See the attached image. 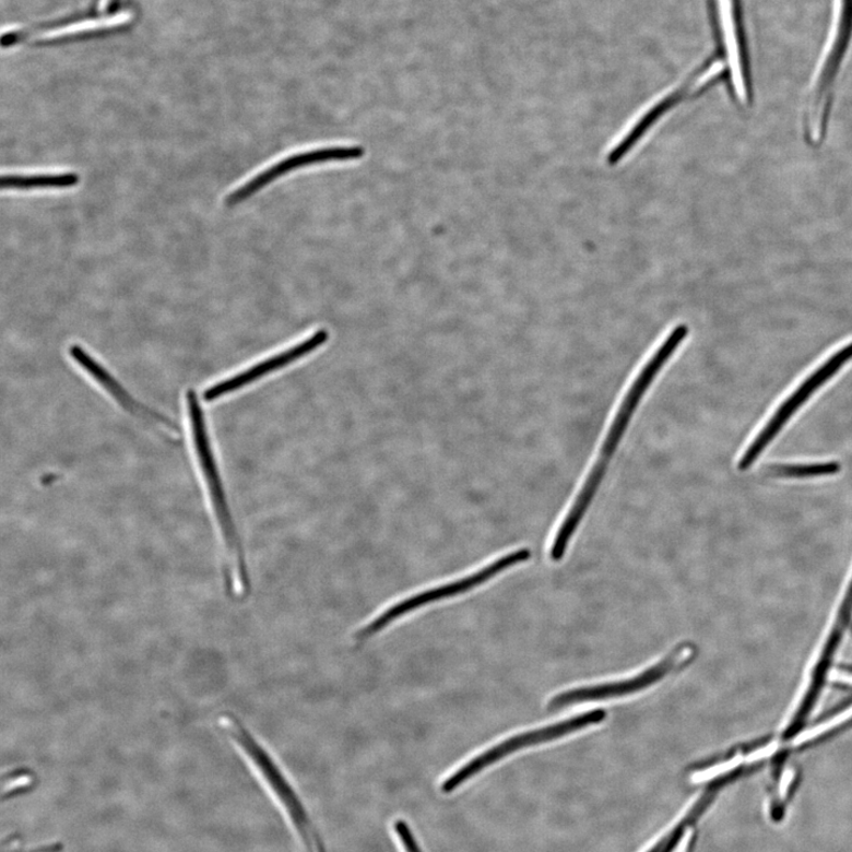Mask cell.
Returning a JSON list of instances; mask_svg holds the SVG:
<instances>
[{
  "label": "cell",
  "mask_w": 852,
  "mask_h": 852,
  "mask_svg": "<svg viewBox=\"0 0 852 852\" xmlns=\"http://www.w3.org/2000/svg\"><path fill=\"white\" fill-rule=\"evenodd\" d=\"M688 333L689 329L687 324L676 326L675 329L667 334L656 352L651 355V358L642 367L641 372L636 377L628 393L625 394L617 415L610 426L605 442L600 451V457L592 466L572 507L568 510L556 537H554L551 547V558L553 561H560L563 559L568 544H570L571 539L578 530L580 522L584 519L596 492H599L602 485L608 463L613 460L614 453L616 452L625 431H627L639 403H641L642 398L651 387L653 380H655L662 371V368L670 362L677 348L684 344Z\"/></svg>",
  "instance_id": "6da1fadb"
},
{
  "label": "cell",
  "mask_w": 852,
  "mask_h": 852,
  "mask_svg": "<svg viewBox=\"0 0 852 852\" xmlns=\"http://www.w3.org/2000/svg\"><path fill=\"white\" fill-rule=\"evenodd\" d=\"M187 406L191 423L194 451L203 473L213 513H215L225 548V585L236 600H244L250 592V579L244 547L236 530L223 481L208 435L204 411L194 391L187 393Z\"/></svg>",
  "instance_id": "7a4b0ae2"
},
{
  "label": "cell",
  "mask_w": 852,
  "mask_h": 852,
  "mask_svg": "<svg viewBox=\"0 0 852 852\" xmlns=\"http://www.w3.org/2000/svg\"><path fill=\"white\" fill-rule=\"evenodd\" d=\"M852 36V0H833L830 32L807 91L803 117L806 141L818 147L828 134L835 82Z\"/></svg>",
  "instance_id": "3957f363"
},
{
  "label": "cell",
  "mask_w": 852,
  "mask_h": 852,
  "mask_svg": "<svg viewBox=\"0 0 852 852\" xmlns=\"http://www.w3.org/2000/svg\"><path fill=\"white\" fill-rule=\"evenodd\" d=\"M221 730L230 737V741L239 748L259 772L261 778L272 791L294 824L300 836L307 852H326L323 843L316 827L306 812L301 801L282 774L279 766L273 761L264 748L255 741V737L246 730L238 719L232 714H222L218 718Z\"/></svg>",
  "instance_id": "277c9868"
},
{
  "label": "cell",
  "mask_w": 852,
  "mask_h": 852,
  "mask_svg": "<svg viewBox=\"0 0 852 852\" xmlns=\"http://www.w3.org/2000/svg\"><path fill=\"white\" fill-rule=\"evenodd\" d=\"M727 74L726 64L721 57L708 60L699 69H696L689 78L682 82L677 88L658 99L631 125L627 133L618 140L610 150L606 162L610 166H617L636 150L650 134L659 122L679 104L699 96L721 78Z\"/></svg>",
  "instance_id": "5b68a950"
},
{
  "label": "cell",
  "mask_w": 852,
  "mask_h": 852,
  "mask_svg": "<svg viewBox=\"0 0 852 852\" xmlns=\"http://www.w3.org/2000/svg\"><path fill=\"white\" fill-rule=\"evenodd\" d=\"M531 557L532 552L529 548H522L507 554V556L489 564L486 567L481 568L480 571L471 576L451 581L449 584L412 595L410 599L397 603L390 608L383 611V613L376 617L372 622L366 624L365 627L358 631L357 635H355V638H357L358 643L365 642L367 639L375 637L383 629L390 627L393 622L401 619L411 613H414V611L419 610L426 605L447 601L453 599V596L472 591L482 584H485V582L489 581L497 575L508 570L509 567L529 561Z\"/></svg>",
  "instance_id": "8992f818"
},
{
  "label": "cell",
  "mask_w": 852,
  "mask_h": 852,
  "mask_svg": "<svg viewBox=\"0 0 852 852\" xmlns=\"http://www.w3.org/2000/svg\"><path fill=\"white\" fill-rule=\"evenodd\" d=\"M606 717L607 714L604 709H594L590 713L552 724V726L509 737L508 741L481 753L480 756L463 765L461 769L453 772L445 781L440 790H442L443 793L457 791L461 785L466 783L468 780H471L480 772L485 771L489 766L497 761L505 759L509 755H513V753L530 746L557 741V738L567 734L581 731L582 729L592 726V724L601 723Z\"/></svg>",
  "instance_id": "52a82bcc"
},
{
  "label": "cell",
  "mask_w": 852,
  "mask_h": 852,
  "mask_svg": "<svg viewBox=\"0 0 852 852\" xmlns=\"http://www.w3.org/2000/svg\"><path fill=\"white\" fill-rule=\"evenodd\" d=\"M850 360H852V343L831 355L826 363L817 368L816 372L803 381L802 386L779 406L771 419L766 423L762 430L753 440L741 461L737 462L738 471H748L809 398L823 386H826Z\"/></svg>",
  "instance_id": "ba28073f"
},
{
  "label": "cell",
  "mask_w": 852,
  "mask_h": 852,
  "mask_svg": "<svg viewBox=\"0 0 852 852\" xmlns=\"http://www.w3.org/2000/svg\"><path fill=\"white\" fill-rule=\"evenodd\" d=\"M720 57L726 64L730 87L736 103L752 104V85L737 0H712Z\"/></svg>",
  "instance_id": "9c48e42d"
},
{
  "label": "cell",
  "mask_w": 852,
  "mask_h": 852,
  "mask_svg": "<svg viewBox=\"0 0 852 852\" xmlns=\"http://www.w3.org/2000/svg\"><path fill=\"white\" fill-rule=\"evenodd\" d=\"M365 150L359 146H338L326 147L306 153H298L288 156V158L264 169L263 173L253 177L240 188L225 198V206L233 208L244 203L255 193L260 192L282 176H286L292 170L311 165L324 164L330 162H347L363 158Z\"/></svg>",
  "instance_id": "30bf717a"
},
{
  "label": "cell",
  "mask_w": 852,
  "mask_h": 852,
  "mask_svg": "<svg viewBox=\"0 0 852 852\" xmlns=\"http://www.w3.org/2000/svg\"><path fill=\"white\" fill-rule=\"evenodd\" d=\"M329 331L319 330L317 333L311 334L306 340H303L301 343H298L286 351H282L273 355V357L253 365L244 372H239L229 379H225L215 383V386H212L204 392L205 402L211 403L218 401L224 395L239 391L240 389L259 381L263 377L275 374L280 371V369L297 363L303 358H306L307 355L315 353L318 348L323 346L327 341H329Z\"/></svg>",
  "instance_id": "8fae6325"
},
{
  "label": "cell",
  "mask_w": 852,
  "mask_h": 852,
  "mask_svg": "<svg viewBox=\"0 0 852 852\" xmlns=\"http://www.w3.org/2000/svg\"><path fill=\"white\" fill-rule=\"evenodd\" d=\"M679 659L681 652H676L674 655L672 652L671 656H667L658 665L649 667L648 671L639 674L636 677L614 682V684L584 687L565 691L560 695H557L556 698H553L549 707L552 709H556L576 703L620 698V696H627L641 691L652 685L658 684L660 679L670 674L676 666Z\"/></svg>",
  "instance_id": "7c38bea8"
},
{
  "label": "cell",
  "mask_w": 852,
  "mask_h": 852,
  "mask_svg": "<svg viewBox=\"0 0 852 852\" xmlns=\"http://www.w3.org/2000/svg\"><path fill=\"white\" fill-rule=\"evenodd\" d=\"M69 354L85 374L93 378L99 387L113 397V400H116V402L120 404L122 409L130 412V414L135 415L138 418L144 419L145 422L162 425L167 430L179 431L178 426L173 421H169L165 416L158 414V412L149 409V406L137 402L134 398L120 386L118 380L113 378L107 369L99 365L87 351H84L79 345H71Z\"/></svg>",
  "instance_id": "4fadbf2b"
},
{
  "label": "cell",
  "mask_w": 852,
  "mask_h": 852,
  "mask_svg": "<svg viewBox=\"0 0 852 852\" xmlns=\"http://www.w3.org/2000/svg\"><path fill=\"white\" fill-rule=\"evenodd\" d=\"M713 797V791L702 794V797L696 800L693 803V806H689L686 809L685 816L681 817L675 826L660 837L659 841L650 847L647 852H673L675 849H678L682 841L685 840V837L690 831V824L695 819H698Z\"/></svg>",
  "instance_id": "5bb4252c"
},
{
  "label": "cell",
  "mask_w": 852,
  "mask_h": 852,
  "mask_svg": "<svg viewBox=\"0 0 852 852\" xmlns=\"http://www.w3.org/2000/svg\"><path fill=\"white\" fill-rule=\"evenodd\" d=\"M80 182V176L75 173L59 175H9L2 179L3 190L28 191L35 189H69Z\"/></svg>",
  "instance_id": "9a60e30c"
},
{
  "label": "cell",
  "mask_w": 852,
  "mask_h": 852,
  "mask_svg": "<svg viewBox=\"0 0 852 852\" xmlns=\"http://www.w3.org/2000/svg\"><path fill=\"white\" fill-rule=\"evenodd\" d=\"M842 471L840 462L772 465L767 474L776 478H814L833 476Z\"/></svg>",
  "instance_id": "2e32d148"
},
{
  "label": "cell",
  "mask_w": 852,
  "mask_h": 852,
  "mask_svg": "<svg viewBox=\"0 0 852 852\" xmlns=\"http://www.w3.org/2000/svg\"><path fill=\"white\" fill-rule=\"evenodd\" d=\"M852 718V706L844 710V712L837 714L836 717L831 718L827 722H823L818 724V726L807 730L803 733H801L798 736L794 737V741L792 742L793 746H801L805 743L814 741L817 736L828 733L829 731L833 730L837 726H840V724L847 722Z\"/></svg>",
  "instance_id": "e0dca14e"
},
{
  "label": "cell",
  "mask_w": 852,
  "mask_h": 852,
  "mask_svg": "<svg viewBox=\"0 0 852 852\" xmlns=\"http://www.w3.org/2000/svg\"><path fill=\"white\" fill-rule=\"evenodd\" d=\"M34 777L28 771L17 770L4 778L3 795L4 798L21 793L33 785Z\"/></svg>",
  "instance_id": "ac0fdd59"
},
{
  "label": "cell",
  "mask_w": 852,
  "mask_h": 852,
  "mask_svg": "<svg viewBox=\"0 0 852 852\" xmlns=\"http://www.w3.org/2000/svg\"><path fill=\"white\" fill-rule=\"evenodd\" d=\"M744 761L743 756H736L732 760L722 762L710 767V769L695 773L693 780L695 783H701V781L712 780L720 776L726 774L741 766Z\"/></svg>",
  "instance_id": "d6986e66"
},
{
  "label": "cell",
  "mask_w": 852,
  "mask_h": 852,
  "mask_svg": "<svg viewBox=\"0 0 852 852\" xmlns=\"http://www.w3.org/2000/svg\"><path fill=\"white\" fill-rule=\"evenodd\" d=\"M393 829L405 852H423L406 821L395 820Z\"/></svg>",
  "instance_id": "ffe728a7"
},
{
  "label": "cell",
  "mask_w": 852,
  "mask_h": 852,
  "mask_svg": "<svg viewBox=\"0 0 852 852\" xmlns=\"http://www.w3.org/2000/svg\"><path fill=\"white\" fill-rule=\"evenodd\" d=\"M778 747L779 746H778L777 743H771L770 745H767V746H765V747H762L760 749L752 752L750 755H748L745 760L747 762L752 764V762H756L758 760L770 758L778 750Z\"/></svg>",
  "instance_id": "44dd1931"
},
{
  "label": "cell",
  "mask_w": 852,
  "mask_h": 852,
  "mask_svg": "<svg viewBox=\"0 0 852 852\" xmlns=\"http://www.w3.org/2000/svg\"><path fill=\"white\" fill-rule=\"evenodd\" d=\"M792 780H793V772L792 771L785 772L783 778H781L780 789H779V794H780L781 798H785V794L788 793V790H789L790 784L792 783Z\"/></svg>",
  "instance_id": "7402d4cb"
},
{
  "label": "cell",
  "mask_w": 852,
  "mask_h": 852,
  "mask_svg": "<svg viewBox=\"0 0 852 852\" xmlns=\"http://www.w3.org/2000/svg\"><path fill=\"white\" fill-rule=\"evenodd\" d=\"M830 678L836 682H841V684L852 686V675L835 672L831 674Z\"/></svg>",
  "instance_id": "603a6c76"
}]
</instances>
